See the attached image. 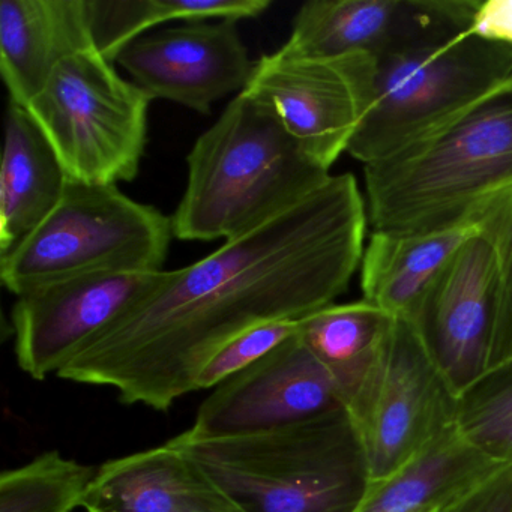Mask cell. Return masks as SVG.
Listing matches in <instances>:
<instances>
[{
	"mask_svg": "<svg viewBox=\"0 0 512 512\" xmlns=\"http://www.w3.org/2000/svg\"><path fill=\"white\" fill-rule=\"evenodd\" d=\"M188 182L172 217L182 241L239 238L290 211L331 178L280 116L248 91L194 143Z\"/></svg>",
	"mask_w": 512,
	"mask_h": 512,
	"instance_id": "cell-2",
	"label": "cell"
},
{
	"mask_svg": "<svg viewBox=\"0 0 512 512\" xmlns=\"http://www.w3.org/2000/svg\"><path fill=\"white\" fill-rule=\"evenodd\" d=\"M490 218L499 238L505 274V302L493 365L512 356V191L497 197L490 205Z\"/></svg>",
	"mask_w": 512,
	"mask_h": 512,
	"instance_id": "cell-25",
	"label": "cell"
},
{
	"mask_svg": "<svg viewBox=\"0 0 512 512\" xmlns=\"http://www.w3.org/2000/svg\"><path fill=\"white\" fill-rule=\"evenodd\" d=\"M97 473L50 451L0 475V512H73Z\"/></svg>",
	"mask_w": 512,
	"mask_h": 512,
	"instance_id": "cell-22",
	"label": "cell"
},
{
	"mask_svg": "<svg viewBox=\"0 0 512 512\" xmlns=\"http://www.w3.org/2000/svg\"><path fill=\"white\" fill-rule=\"evenodd\" d=\"M365 197L350 173L265 226L163 280L91 341L59 379L109 386L124 404L166 412L196 391L209 359L256 326L334 304L361 268Z\"/></svg>",
	"mask_w": 512,
	"mask_h": 512,
	"instance_id": "cell-1",
	"label": "cell"
},
{
	"mask_svg": "<svg viewBox=\"0 0 512 512\" xmlns=\"http://www.w3.org/2000/svg\"><path fill=\"white\" fill-rule=\"evenodd\" d=\"M271 0H89L95 50L118 61L125 47L163 23L254 19Z\"/></svg>",
	"mask_w": 512,
	"mask_h": 512,
	"instance_id": "cell-21",
	"label": "cell"
},
{
	"mask_svg": "<svg viewBox=\"0 0 512 512\" xmlns=\"http://www.w3.org/2000/svg\"><path fill=\"white\" fill-rule=\"evenodd\" d=\"M152 98L97 50L62 62L26 106L70 181L116 185L137 178Z\"/></svg>",
	"mask_w": 512,
	"mask_h": 512,
	"instance_id": "cell-7",
	"label": "cell"
},
{
	"mask_svg": "<svg viewBox=\"0 0 512 512\" xmlns=\"http://www.w3.org/2000/svg\"><path fill=\"white\" fill-rule=\"evenodd\" d=\"M490 205L409 320L457 394L490 370L502 325L505 274Z\"/></svg>",
	"mask_w": 512,
	"mask_h": 512,
	"instance_id": "cell-9",
	"label": "cell"
},
{
	"mask_svg": "<svg viewBox=\"0 0 512 512\" xmlns=\"http://www.w3.org/2000/svg\"><path fill=\"white\" fill-rule=\"evenodd\" d=\"M82 508L86 512H244L169 443L97 467Z\"/></svg>",
	"mask_w": 512,
	"mask_h": 512,
	"instance_id": "cell-14",
	"label": "cell"
},
{
	"mask_svg": "<svg viewBox=\"0 0 512 512\" xmlns=\"http://www.w3.org/2000/svg\"><path fill=\"white\" fill-rule=\"evenodd\" d=\"M455 430L500 466H512V356L458 394Z\"/></svg>",
	"mask_w": 512,
	"mask_h": 512,
	"instance_id": "cell-23",
	"label": "cell"
},
{
	"mask_svg": "<svg viewBox=\"0 0 512 512\" xmlns=\"http://www.w3.org/2000/svg\"><path fill=\"white\" fill-rule=\"evenodd\" d=\"M172 217L122 194L116 185L70 181L58 208L13 251L0 278L16 296L79 275L164 271Z\"/></svg>",
	"mask_w": 512,
	"mask_h": 512,
	"instance_id": "cell-6",
	"label": "cell"
},
{
	"mask_svg": "<svg viewBox=\"0 0 512 512\" xmlns=\"http://www.w3.org/2000/svg\"><path fill=\"white\" fill-rule=\"evenodd\" d=\"M376 59L302 58L277 50L256 62L245 91L268 103L311 158L331 170L373 103Z\"/></svg>",
	"mask_w": 512,
	"mask_h": 512,
	"instance_id": "cell-10",
	"label": "cell"
},
{
	"mask_svg": "<svg viewBox=\"0 0 512 512\" xmlns=\"http://www.w3.org/2000/svg\"><path fill=\"white\" fill-rule=\"evenodd\" d=\"M88 50H95L89 0L0 4V73L13 103L28 106L62 62Z\"/></svg>",
	"mask_w": 512,
	"mask_h": 512,
	"instance_id": "cell-15",
	"label": "cell"
},
{
	"mask_svg": "<svg viewBox=\"0 0 512 512\" xmlns=\"http://www.w3.org/2000/svg\"><path fill=\"white\" fill-rule=\"evenodd\" d=\"M437 0H311L293 20L281 49L302 58H382L421 31Z\"/></svg>",
	"mask_w": 512,
	"mask_h": 512,
	"instance_id": "cell-16",
	"label": "cell"
},
{
	"mask_svg": "<svg viewBox=\"0 0 512 512\" xmlns=\"http://www.w3.org/2000/svg\"><path fill=\"white\" fill-rule=\"evenodd\" d=\"M500 467L452 430L403 469L374 482L358 512H440Z\"/></svg>",
	"mask_w": 512,
	"mask_h": 512,
	"instance_id": "cell-19",
	"label": "cell"
},
{
	"mask_svg": "<svg viewBox=\"0 0 512 512\" xmlns=\"http://www.w3.org/2000/svg\"><path fill=\"white\" fill-rule=\"evenodd\" d=\"M440 512H512V466L500 467Z\"/></svg>",
	"mask_w": 512,
	"mask_h": 512,
	"instance_id": "cell-26",
	"label": "cell"
},
{
	"mask_svg": "<svg viewBox=\"0 0 512 512\" xmlns=\"http://www.w3.org/2000/svg\"><path fill=\"white\" fill-rule=\"evenodd\" d=\"M397 317L362 301L320 308L298 320V337L328 368L344 403L367 376Z\"/></svg>",
	"mask_w": 512,
	"mask_h": 512,
	"instance_id": "cell-20",
	"label": "cell"
},
{
	"mask_svg": "<svg viewBox=\"0 0 512 512\" xmlns=\"http://www.w3.org/2000/svg\"><path fill=\"white\" fill-rule=\"evenodd\" d=\"M470 31L490 43L512 49V0H476Z\"/></svg>",
	"mask_w": 512,
	"mask_h": 512,
	"instance_id": "cell-27",
	"label": "cell"
},
{
	"mask_svg": "<svg viewBox=\"0 0 512 512\" xmlns=\"http://www.w3.org/2000/svg\"><path fill=\"white\" fill-rule=\"evenodd\" d=\"M236 23L206 20L161 29L137 38L116 62L152 100L211 115L212 104L245 91L256 70Z\"/></svg>",
	"mask_w": 512,
	"mask_h": 512,
	"instance_id": "cell-13",
	"label": "cell"
},
{
	"mask_svg": "<svg viewBox=\"0 0 512 512\" xmlns=\"http://www.w3.org/2000/svg\"><path fill=\"white\" fill-rule=\"evenodd\" d=\"M346 409L340 386L298 332L265 358L221 383L197 410L190 433H262Z\"/></svg>",
	"mask_w": 512,
	"mask_h": 512,
	"instance_id": "cell-12",
	"label": "cell"
},
{
	"mask_svg": "<svg viewBox=\"0 0 512 512\" xmlns=\"http://www.w3.org/2000/svg\"><path fill=\"white\" fill-rule=\"evenodd\" d=\"M70 178L26 107L10 101L0 169V256L25 241L61 203Z\"/></svg>",
	"mask_w": 512,
	"mask_h": 512,
	"instance_id": "cell-17",
	"label": "cell"
},
{
	"mask_svg": "<svg viewBox=\"0 0 512 512\" xmlns=\"http://www.w3.org/2000/svg\"><path fill=\"white\" fill-rule=\"evenodd\" d=\"M482 215L430 232L371 233L361 262L364 301L397 319H412L431 284L481 226Z\"/></svg>",
	"mask_w": 512,
	"mask_h": 512,
	"instance_id": "cell-18",
	"label": "cell"
},
{
	"mask_svg": "<svg viewBox=\"0 0 512 512\" xmlns=\"http://www.w3.org/2000/svg\"><path fill=\"white\" fill-rule=\"evenodd\" d=\"M164 272L79 275L17 296L13 325L19 367L35 380L58 376L94 338L151 293Z\"/></svg>",
	"mask_w": 512,
	"mask_h": 512,
	"instance_id": "cell-11",
	"label": "cell"
},
{
	"mask_svg": "<svg viewBox=\"0 0 512 512\" xmlns=\"http://www.w3.org/2000/svg\"><path fill=\"white\" fill-rule=\"evenodd\" d=\"M298 332V320H280L256 326L221 347L196 380V391L212 389L247 370Z\"/></svg>",
	"mask_w": 512,
	"mask_h": 512,
	"instance_id": "cell-24",
	"label": "cell"
},
{
	"mask_svg": "<svg viewBox=\"0 0 512 512\" xmlns=\"http://www.w3.org/2000/svg\"><path fill=\"white\" fill-rule=\"evenodd\" d=\"M373 232H430L512 191V82L427 139L364 166Z\"/></svg>",
	"mask_w": 512,
	"mask_h": 512,
	"instance_id": "cell-4",
	"label": "cell"
},
{
	"mask_svg": "<svg viewBox=\"0 0 512 512\" xmlns=\"http://www.w3.org/2000/svg\"><path fill=\"white\" fill-rule=\"evenodd\" d=\"M458 394L406 319H395L349 410L373 482L385 481L455 430Z\"/></svg>",
	"mask_w": 512,
	"mask_h": 512,
	"instance_id": "cell-8",
	"label": "cell"
},
{
	"mask_svg": "<svg viewBox=\"0 0 512 512\" xmlns=\"http://www.w3.org/2000/svg\"><path fill=\"white\" fill-rule=\"evenodd\" d=\"M167 443L244 512H358L374 484L347 409L241 436L197 437L187 430Z\"/></svg>",
	"mask_w": 512,
	"mask_h": 512,
	"instance_id": "cell-5",
	"label": "cell"
},
{
	"mask_svg": "<svg viewBox=\"0 0 512 512\" xmlns=\"http://www.w3.org/2000/svg\"><path fill=\"white\" fill-rule=\"evenodd\" d=\"M476 0H437L433 19L376 59L373 103L347 154L364 166L445 128L512 82V49L470 31Z\"/></svg>",
	"mask_w": 512,
	"mask_h": 512,
	"instance_id": "cell-3",
	"label": "cell"
}]
</instances>
